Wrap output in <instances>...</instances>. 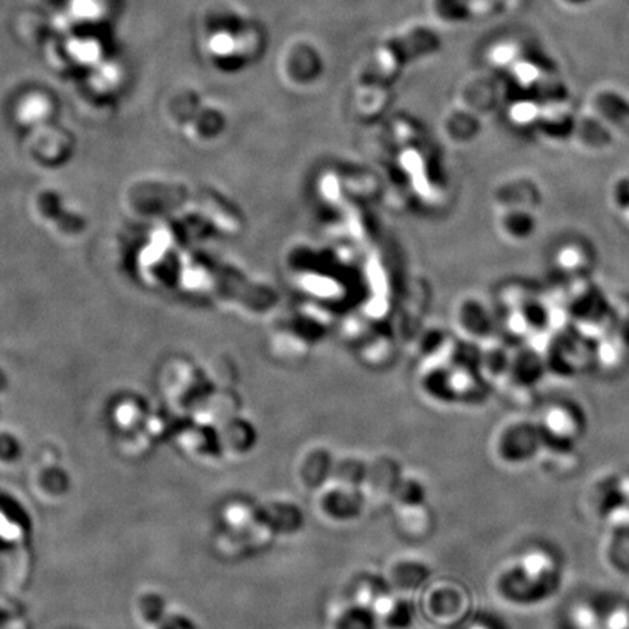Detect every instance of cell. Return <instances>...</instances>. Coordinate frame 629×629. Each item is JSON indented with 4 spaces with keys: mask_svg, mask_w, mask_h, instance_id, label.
<instances>
[{
    "mask_svg": "<svg viewBox=\"0 0 629 629\" xmlns=\"http://www.w3.org/2000/svg\"><path fill=\"white\" fill-rule=\"evenodd\" d=\"M596 108L609 121L618 126L624 133L629 134V101L619 93L606 91L596 97Z\"/></svg>",
    "mask_w": 629,
    "mask_h": 629,
    "instance_id": "6da1fadb",
    "label": "cell"
},
{
    "mask_svg": "<svg viewBox=\"0 0 629 629\" xmlns=\"http://www.w3.org/2000/svg\"><path fill=\"white\" fill-rule=\"evenodd\" d=\"M533 220L530 216L526 215V213H511L508 218H506V227H508V232L513 237H525L532 232Z\"/></svg>",
    "mask_w": 629,
    "mask_h": 629,
    "instance_id": "7a4b0ae2",
    "label": "cell"
},
{
    "mask_svg": "<svg viewBox=\"0 0 629 629\" xmlns=\"http://www.w3.org/2000/svg\"><path fill=\"white\" fill-rule=\"evenodd\" d=\"M614 200L624 210L629 208V179H622L614 186Z\"/></svg>",
    "mask_w": 629,
    "mask_h": 629,
    "instance_id": "3957f363",
    "label": "cell"
},
{
    "mask_svg": "<svg viewBox=\"0 0 629 629\" xmlns=\"http://www.w3.org/2000/svg\"><path fill=\"white\" fill-rule=\"evenodd\" d=\"M525 566L530 576H539V574L545 573L547 561H545V556H541V554H530L525 559Z\"/></svg>",
    "mask_w": 629,
    "mask_h": 629,
    "instance_id": "277c9868",
    "label": "cell"
},
{
    "mask_svg": "<svg viewBox=\"0 0 629 629\" xmlns=\"http://www.w3.org/2000/svg\"><path fill=\"white\" fill-rule=\"evenodd\" d=\"M596 614L590 611L589 607H580L577 611L574 612V621L578 624V626H583V628H590L595 622Z\"/></svg>",
    "mask_w": 629,
    "mask_h": 629,
    "instance_id": "5b68a950",
    "label": "cell"
},
{
    "mask_svg": "<svg viewBox=\"0 0 629 629\" xmlns=\"http://www.w3.org/2000/svg\"><path fill=\"white\" fill-rule=\"evenodd\" d=\"M570 2H576V4H581V2H585V0H570Z\"/></svg>",
    "mask_w": 629,
    "mask_h": 629,
    "instance_id": "8992f818",
    "label": "cell"
},
{
    "mask_svg": "<svg viewBox=\"0 0 629 629\" xmlns=\"http://www.w3.org/2000/svg\"><path fill=\"white\" fill-rule=\"evenodd\" d=\"M477 629H482V628H477Z\"/></svg>",
    "mask_w": 629,
    "mask_h": 629,
    "instance_id": "52a82bcc",
    "label": "cell"
}]
</instances>
